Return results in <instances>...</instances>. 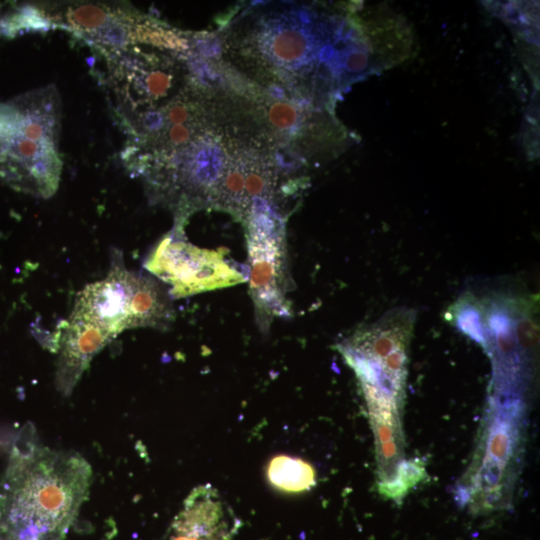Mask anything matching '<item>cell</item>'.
Instances as JSON below:
<instances>
[{"mask_svg":"<svg viewBox=\"0 0 540 540\" xmlns=\"http://www.w3.org/2000/svg\"><path fill=\"white\" fill-rule=\"evenodd\" d=\"M425 475L424 464L418 459L403 461L397 471L395 479L385 485L379 486L381 494L399 502L408 490L419 483Z\"/></svg>","mask_w":540,"mask_h":540,"instance_id":"5bb4252c","label":"cell"},{"mask_svg":"<svg viewBox=\"0 0 540 540\" xmlns=\"http://www.w3.org/2000/svg\"><path fill=\"white\" fill-rule=\"evenodd\" d=\"M70 315L113 339L127 329H166L175 317L170 295L163 286L151 276L129 271L117 249L111 252L107 276L78 293Z\"/></svg>","mask_w":540,"mask_h":540,"instance_id":"277c9868","label":"cell"},{"mask_svg":"<svg viewBox=\"0 0 540 540\" xmlns=\"http://www.w3.org/2000/svg\"><path fill=\"white\" fill-rule=\"evenodd\" d=\"M65 534L62 533H51V534H44L40 535L37 538H34L32 540H63Z\"/></svg>","mask_w":540,"mask_h":540,"instance_id":"9a60e30c","label":"cell"},{"mask_svg":"<svg viewBox=\"0 0 540 540\" xmlns=\"http://www.w3.org/2000/svg\"><path fill=\"white\" fill-rule=\"evenodd\" d=\"M250 293L259 324L267 327L275 317L290 316L286 299L284 221L271 204L253 207L245 218Z\"/></svg>","mask_w":540,"mask_h":540,"instance_id":"52a82bcc","label":"cell"},{"mask_svg":"<svg viewBox=\"0 0 540 540\" xmlns=\"http://www.w3.org/2000/svg\"><path fill=\"white\" fill-rule=\"evenodd\" d=\"M368 410L376 439L380 483L389 482L404 461L398 408L368 406Z\"/></svg>","mask_w":540,"mask_h":540,"instance_id":"7c38bea8","label":"cell"},{"mask_svg":"<svg viewBox=\"0 0 540 540\" xmlns=\"http://www.w3.org/2000/svg\"><path fill=\"white\" fill-rule=\"evenodd\" d=\"M414 319L412 310L390 311L340 345L361 383L367 405L398 407L402 400Z\"/></svg>","mask_w":540,"mask_h":540,"instance_id":"8992f818","label":"cell"},{"mask_svg":"<svg viewBox=\"0 0 540 540\" xmlns=\"http://www.w3.org/2000/svg\"><path fill=\"white\" fill-rule=\"evenodd\" d=\"M61 99L50 84L0 102V181L33 196L58 189Z\"/></svg>","mask_w":540,"mask_h":540,"instance_id":"3957f363","label":"cell"},{"mask_svg":"<svg viewBox=\"0 0 540 540\" xmlns=\"http://www.w3.org/2000/svg\"><path fill=\"white\" fill-rule=\"evenodd\" d=\"M25 433L0 486L1 525L15 540L65 534L89 496L92 468L79 453L50 449Z\"/></svg>","mask_w":540,"mask_h":540,"instance_id":"7a4b0ae2","label":"cell"},{"mask_svg":"<svg viewBox=\"0 0 540 540\" xmlns=\"http://www.w3.org/2000/svg\"><path fill=\"white\" fill-rule=\"evenodd\" d=\"M519 417L520 402L500 404L490 422L483 466L475 479L476 488L486 494L487 504L497 500V488H501L506 465L510 463L517 448Z\"/></svg>","mask_w":540,"mask_h":540,"instance_id":"8fae6325","label":"cell"},{"mask_svg":"<svg viewBox=\"0 0 540 540\" xmlns=\"http://www.w3.org/2000/svg\"><path fill=\"white\" fill-rule=\"evenodd\" d=\"M173 231L154 248L145 268L182 298L244 283L247 278L226 259V250L199 248Z\"/></svg>","mask_w":540,"mask_h":540,"instance_id":"ba28073f","label":"cell"},{"mask_svg":"<svg viewBox=\"0 0 540 540\" xmlns=\"http://www.w3.org/2000/svg\"><path fill=\"white\" fill-rule=\"evenodd\" d=\"M242 522L211 484L195 487L160 540H233Z\"/></svg>","mask_w":540,"mask_h":540,"instance_id":"9c48e42d","label":"cell"},{"mask_svg":"<svg viewBox=\"0 0 540 540\" xmlns=\"http://www.w3.org/2000/svg\"><path fill=\"white\" fill-rule=\"evenodd\" d=\"M266 479L274 489L299 494L316 485L314 467L300 457L290 455L274 456L266 466Z\"/></svg>","mask_w":540,"mask_h":540,"instance_id":"4fadbf2b","label":"cell"},{"mask_svg":"<svg viewBox=\"0 0 540 540\" xmlns=\"http://www.w3.org/2000/svg\"><path fill=\"white\" fill-rule=\"evenodd\" d=\"M47 24L61 27L104 57L137 45L183 48L188 36L120 2H60L35 6Z\"/></svg>","mask_w":540,"mask_h":540,"instance_id":"5b68a950","label":"cell"},{"mask_svg":"<svg viewBox=\"0 0 540 540\" xmlns=\"http://www.w3.org/2000/svg\"><path fill=\"white\" fill-rule=\"evenodd\" d=\"M349 18L318 6L260 4L224 37V56L247 79L322 102L369 69L370 46Z\"/></svg>","mask_w":540,"mask_h":540,"instance_id":"6da1fadb","label":"cell"},{"mask_svg":"<svg viewBox=\"0 0 540 540\" xmlns=\"http://www.w3.org/2000/svg\"><path fill=\"white\" fill-rule=\"evenodd\" d=\"M113 338L105 331L72 315L53 333L50 346L58 353L55 383L65 396L71 394L93 357Z\"/></svg>","mask_w":540,"mask_h":540,"instance_id":"30bf717a","label":"cell"}]
</instances>
